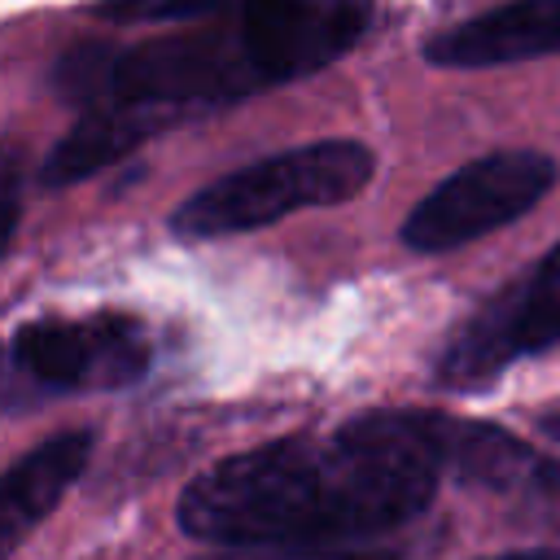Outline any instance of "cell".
Here are the masks:
<instances>
[{
    "label": "cell",
    "instance_id": "cell-3",
    "mask_svg": "<svg viewBox=\"0 0 560 560\" xmlns=\"http://www.w3.org/2000/svg\"><path fill=\"white\" fill-rule=\"evenodd\" d=\"M556 179V158L538 149H494L486 158H472L411 206V214L402 219V245L416 254L459 249L529 214Z\"/></svg>",
    "mask_w": 560,
    "mask_h": 560
},
{
    "label": "cell",
    "instance_id": "cell-10",
    "mask_svg": "<svg viewBox=\"0 0 560 560\" xmlns=\"http://www.w3.org/2000/svg\"><path fill=\"white\" fill-rule=\"evenodd\" d=\"M407 547L389 538L376 542H262V547H219L197 560H402Z\"/></svg>",
    "mask_w": 560,
    "mask_h": 560
},
{
    "label": "cell",
    "instance_id": "cell-1",
    "mask_svg": "<svg viewBox=\"0 0 560 560\" xmlns=\"http://www.w3.org/2000/svg\"><path fill=\"white\" fill-rule=\"evenodd\" d=\"M442 468L398 411H368L332 433H293L197 472L175 521L210 547L376 542L407 529L438 494Z\"/></svg>",
    "mask_w": 560,
    "mask_h": 560
},
{
    "label": "cell",
    "instance_id": "cell-6",
    "mask_svg": "<svg viewBox=\"0 0 560 560\" xmlns=\"http://www.w3.org/2000/svg\"><path fill=\"white\" fill-rule=\"evenodd\" d=\"M411 429L438 459L442 477L503 494V499H560V464L525 446L516 433L490 420H459L446 411L407 407Z\"/></svg>",
    "mask_w": 560,
    "mask_h": 560
},
{
    "label": "cell",
    "instance_id": "cell-5",
    "mask_svg": "<svg viewBox=\"0 0 560 560\" xmlns=\"http://www.w3.org/2000/svg\"><path fill=\"white\" fill-rule=\"evenodd\" d=\"M13 363L39 389H122L149 368L140 319L105 311L88 319H31L13 332Z\"/></svg>",
    "mask_w": 560,
    "mask_h": 560
},
{
    "label": "cell",
    "instance_id": "cell-13",
    "mask_svg": "<svg viewBox=\"0 0 560 560\" xmlns=\"http://www.w3.org/2000/svg\"><path fill=\"white\" fill-rule=\"evenodd\" d=\"M481 560H560V547H525V551H503V556H481Z\"/></svg>",
    "mask_w": 560,
    "mask_h": 560
},
{
    "label": "cell",
    "instance_id": "cell-11",
    "mask_svg": "<svg viewBox=\"0 0 560 560\" xmlns=\"http://www.w3.org/2000/svg\"><path fill=\"white\" fill-rule=\"evenodd\" d=\"M232 4L236 0H96L92 13L105 22L136 26V22H206L228 13Z\"/></svg>",
    "mask_w": 560,
    "mask_h": 560
},
{
    "label": "cell",
    "instance_id": "cell-14",
    "mask_svg": "<svg viewBox=\"0 0 560 560\" xmlns=\"http://www.w3.org/2000/svg\"><path fill=\"white\" fill-rule=\"evenodd\" d=\"M538 429H542V433H547V438L560 446V416H547V420H538Z\"/></svg>",
    "mask_w": 560,
    "mask_h": 560
},
{
    "label": "cell",
    "instance_id": "cell-12",
    "mask_svg": "<svg viewBox=\"0 0 560 560\" xmlns=\"http://www.w3.org/2000/svg\"><path fill=\"white\" fill-rule=\"evenodd\" d=\"M22 188H26V162L18 144H0V258L13 245L18 219H22Z\"/></svg>",
    "mask_w": 560,
    "mask_h": 560
},
{
    "label": "cell",
    "instance_id": "cell-7",
    "mask_svg": "<svg viewBox=\"0 0 560 560\" xmlns=\"http://www.w3.org/2000/svg\"><path fill=\"white\" fill-rule=\"evenodd\" d=\"M560 52V0H508L433 31L420 57L442 70H486Z\"/></svg>",
    "mask_w": 560,
    "mask_h": 560
},
{
    "label": "cell",
    "instance_id": "cell-4",
    "mask_svg": "<svg viewBox=\"0 0 560 560\" xmlns=\"http://www.w3.org/2000/svg\"><path fill=\"white\" fill-rule=\"evenodd\" d=\"M556 341H560V241L451 332L433 376L446 389H481L499 381L512 363L534 359Z\"/></svg>",
    "mask_w": 560,
    "mask_h": 560
},
{
    "label": "cell",
    "instance_id": "cell-9",
    "mask_svg": "<svg viewBox=\"0 0 560 560\" xmlns=\"http://www.w3.org/2000/svg\"><path fill=\"white\" fill-rule=\"evenodd\" d=\"M175 122L179 118L158 105H122V101L88 105L79 109V122L48 149L39 179L48 188H70L79 179H92L96 171L114 166L118 158H127L131 149H140L144 140H153Z\"/></svg>",
    "mask_w": 560,
    "mask_h": 560
},
{
    "label": "cell",
    "instance_id": "cell-2",
    "mask_svg": "<svg viewBox=\"0 0 560 560\" xmlns=\"http://www.w3.org/2000/svg\"><path fill=\"white\" fill-rule=\"evenodd\" d=\"M376 158L368 144L332 136L267 153L249 166H236L192 197H184L171 214V232L184 241H219L271 228L298 210L337 206L368 188Z\"/></svg>",
    "mask_w": 560,
    "mask_h": 560
},
{
    "label": "cell",
    "instance_id": "cell-8",
    "mask_svg": "<svg viewBox=\"0 0 560 560\" xmlns=\"http://www.w3.org/2000/svg\"><path fill=\"white\" fill-rule=\"evenodd\" d=\"M92 459V433L88 429H66L31 446L4 477H0V560L26 534L66 499V490L79 481V472Z\"/></svg>",
    "mask_w": 560,
    "mask_h": 560
}]
</instances>
